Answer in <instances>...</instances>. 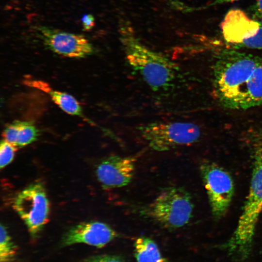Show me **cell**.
<instances>
[{
    "mask_svg": "<svg viewBox=\"0 0 262 262\" xmlns=\"http://www.w3.org/2000/svg\"><path fill=\"white\" fill-rule=\"evenodd\" d=\"M259 21L260 25L257 33L232 49L247 48L262 49V20Z\"/></svg>",
    "mask_w": 262,
    "mask_h": 262,
    "instance_id": "cell-17",
    "label": "cell"
},
{
    "mask_svg": "<svg viewBox=\"0 0 262 262\" xmlns=\"http://www.w3.org/2000/svg\"><path fill=\"white\" fill-rule=\"evenodd\" d=\"M135 159L132 157L111 156L101 161L96 169L98 180L104 189L128 185L135 171Z\"/></svg>",
    "mask_w": 262,
    "mask_h": 262,
    "instance_id": "cell-9",
    "label": "cell"
},
{
    "mask_svg": "<svg viewBox=\"0 0 262 262\" xmlns=\"http://www.w3.org/2000/svg\"><path fill=\"white\" fill-rule=\"evenodd\" d=\"M237 0H214L213 2L206 6L205 8H207L212 6H214L217 4H223L228 2H231Z\"/></svg>",
    "mask_w": 262,
    "mask_h": 262,
    "instance_id": "cell-21",
    "label": "cell"
},
{
    "mask_svg": "<svg viewBox=\"0 0 262 262\" xmlns=\"http://www.w3.org/2000/svg\"><path fill=\"white\" fill-rule=\"evenodd\" d=\"M260 21L250 18L238 9L229 10L221 22V27L225 41L233 48L244 41L255 36L260 28Z\"/></svg>",
    "mask_w": 262,
    "mask_h": 262,
    "instance_id": "cell-11",
    "label": "cell"
},
{
    "mask_svg": "<svg viewBox=\"0 0 262 262\" xmlns=\"http://www.w3.org/2000/svg\"><path fill=\"white\" fill-rule=\"evenodd\" d=\"M16 147L5 140H1L0 146V168L2 169L13 160Z\"/></svg>",
    "mask_w": 262,
    "mask_h": 262,
    "instance_id": "cell-16",
    "label": "cell"
},
{
    "mask_svg": "<svg viewBox=\"0 0 262 262\" xmlns=\"http://www.w3.org/2000/svg\"><path fill=\"white\" fill-rule=\"evenodd\" d=\"M120 33L126 59L145 82L154 91L169 85L178 70L176 64L143 44L128 26H121Z\"/></svg>",
    "mask_w": 262,
    "mask_h": 262,
    "instance_id": "cell-3",
    "label": "cell"
},
{
    "mask_svg": "<svg viewBox=\"0 0 262 262\" xmlns=\"http://www.w3.org/2000/svg\"><path fill=\"white\" fill-rule=\"evenodd\" d=\"M216 96L224 107L245 110L262 104V58L232 48L216 54L213 66Z\"/></svg>",
    "mask_w": 262,
    "mask_h": 262,
    "instance_id": "cell-1",
    "label": "cell"
},
{
    "mask_svg": "<svg viewBox=\"0 0 262 262\" xmlns=\"http://www.w3.org/2000/svg\"><path fill=\"white\" fill-rule=\"evenodd\" d=\"M247 12L252 18L257 20L262 19V0H257L249 7Z\"/></svg>",
    "mask_w": 262,
    "mask_h": 262,
    "instance_id": "cell-19",
    "label": "cell"
},
{
    "mask_svg": "<svg viewBox=\"0 0 262 262\" xmlns=\"http://www.w3.org/2000/svg\"><path fill=\"white\" fill-rule=\"evenodd\" d=\"M249 140L253 170L249 193L237 228L227 244L229 251L242 259L249 255L256 227L262 212V129L252 131Z\"/></svg>",
    "mask_w": 262,
    "mask_h": 262,
    "instance_id": "cell-2",
    "label": "cell"
},
{
    "mask_svg": "<svg viewBox=\"0 0 262 262\" xmlns=\"http://www.w3.org/2000/svg\"><path fill=\"white\" fill-rule=\"evenodd\" d=\"M200 171L213 215L219 219L227 213L232 200L234 191L232 177L224 168L211 162L202 163Z\"/></svg>",
    "mask_w": 262,
    "mask_h": 262,
    "instance_id": "cell-7",
    "label": "cell"
},
{
    "mask_svg": "<svg viewBox=\"0 0 262 262\" xmlns=\"http://www.w3.org/2000/svg\"><path fill=\"white\" fill-rule=\"evenodd\" d=\"M194 205L190 194L179 186L164 188L153 201L140 212L160 226L174 229L187 224L192 216Z\"/></svg>",
    "mask_w": 262,
    "mask_h": 262,
    "instance_id": "cell-4",
    "label": "cell"
},
{
    "mask_svg": "<svg viewBox=\"0 0 262 262\" xmlns=\"http://www.w3.org/2000/svg\"><path fill=\"white\" fill-rule=\"evenodd\" d=\"M36 34L50 50L70 58H83L94 51L93 45L83 35L46 26L34 27Z\"/></svg>",
    "mask_w": 262,
    "mask_h": 262,
    "instance_id": "cell-8",
    "label": "cell"
},
{
    "mask_svg": "<svg viewBox=\"0 0 262 262\" xmlns=\"http://www.w3.org/2000/svg\"><path fill=\"white\" fill-rule=\"evenodd\" d=\"M13 207L26 225L32 237H35L49 220V203L43 184L33 182L14 198Z\"/></svg>",
    "mask_w": 262,
    "mask_h": 262,
    "instance_id": "cell-6",
    "label": "cell"
},
{
    "mask_svg": "<svg viewBox=\"0 0 262 262\" xmlns=\"http://www.w3.org/2000/svg\"><path fill=\"white\" fill-rule=\"evenodd\" d=\"M118 236L117 232L106 223L97 221L83 222L72 227L66 233L62 245L67 246L82 243L101 248Z\"/></svg>",
    "mask_w": 262,
    "mask_h": 262,
    "instance_id": "cell-10",
    "label": "cell"
},
{
    "mask_svg": "<svg viewBox=\"0 0 262 262\" xmlns=\"http://www.w3.org/2000/svg\"><path fill=\"white\" fill-rule=\"evenodd\" d=\"M133 246L137 262H171L162 255L157 244L149 237L137 238Z\"/></svg>",
    "mask_w": 262,
    "mask_h": 262,
    "instance_id": "cell-13",
    "label": "cell"
},
{
    "mask_svg": "<svg viewBox=\"0 0 262 262\" xmlns=\"http://www.w3.org/2000/svg\"><path fill=\"white\" fill-rule=\"evenodd\" d=\"M16 147H23L35 141L39 135V131L30 121H17Z\"/></svg>",
    "mask_w": 262,
    "mask_h": 262,
    "instance_id": "cell-14",
    "label": "cell"
},
{
    "mask_svg": "<svg viewBox=\"0 0 262 262\" xmlns=\"http://www.w3.org/2000/svg\"><path fill=\"white\" fill-rule=\"evenodd\" d=\"M95 18L93 15L90 14L84 15L82 18L83 30L85 31H89L95 26Z\"/></svg>",
    "mask_w": 262,
    "mask_h": 262,
    "instance_id": "cell-20",
    "label": "cell"
},
{
    "mask_svg": "<svg viewBox=\"0 0 262 262\" xmlns=\"http://www.w3.org/2000/svg\"><path fill=\"white\" fill-rule=\"evenodd\" d=\"M82 262H125L120 257L111 255H100L90 257Z\"/></svg>",
    "mask_w": 262,
    "mask_h": 262,
    "instance_id": "cell-18",
    "label": "cell"
},
{
    "mask_svg": "<svg viewBox=\"0 0 262 262\" xmlns=\"http://www.w3.org/2000/svg\"><path fill=\"white\" fill-rule=\"evenodd\" d=\"M0 232V262H9L14 257L16 246L6 228L1 224Z\"/></svg>",
    "mask_w": 262,
    "mask_h": 262,
    "instance_id": "cell-15",
    "label": "cell"
},
{
    "mask_svg": "<svg viewBox=\"0 0 262 262\" xmlns=\"http://www.w3.org/2000/svg\"><path fill=\"white\" fill-rule=\"evenodd\" d=\"M151 149L165 151L195 143L201 135L199 126L192 122H155L138 128Z\"/></svg>",
    "mask_w": 262,
    "mask_h": 262,
    "instance_id": "cell-5",
    "label": "cell"
},
{
    "mask_svg": "<svg viewBox=\"0 0 262 262\" xmlns=\"http://www.w3.org/2000/svg\"><path fill=\"white\" fill-rule=\"evenodd\" d=\"M25 84L39 89L49 96L53 102L67 114L82 116V108L78 100L71 95L54 90L47 82L40 80L27 79Z\"/></svg>",
    "mask_w": 262,
    "mask_h": 262,
    "instance_id": "cell-12",
    "label": "cell"
}]
</instances>
